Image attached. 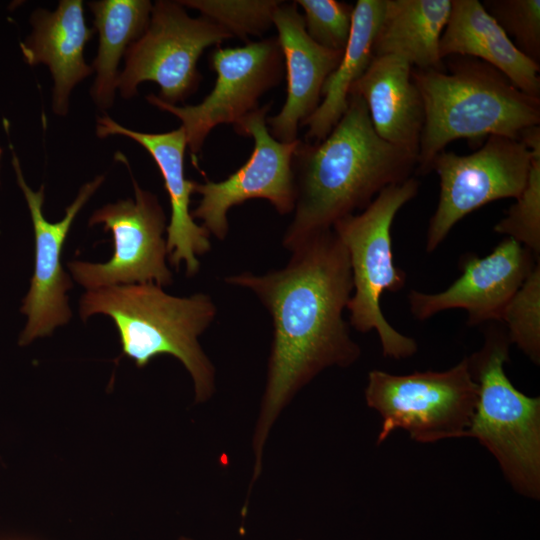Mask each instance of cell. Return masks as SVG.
Returning a JSON list of instances; mask_svg holds the SVG:
<instances>
[{"label":"cell","instance_id":"cell-9","mask_svg":"<svg viewBox=\"0 0 540 540\" xmlns=\"http://www.w3.org/2000/svg\"><path fill=\"white\" fill-rule=\"evenodd\" d=\"M531 151L521 140L490 135L468 155L442 151L430 162L439 177V199L430 219L426 252L444 241L462 218L499 199H516L530 172Z\"/></svg>","mask_w":540,"mask_h":540},{"label":"cell","instance_id":"cell-6","mask_svg":"<svg viewBox=\"0 0 540 540\" xmlns=\"http://www.w3.org/2000/svg\"><path fill=\"white\" fill-rule=\"evenodd\" d=\"M418 190L414 177L390 185L360 213L348 215L332 227L351 267L353 292L346 308L350 326L361 333L376 331L383 355L396 360L413 356L417 342L386 320L380 299L385 291L398 292L405 286L406 274L394 264L391 227L398 211Z\"/></svg>","mask_w":540,"mask_h":540},{"label":"cell","instance_id":"cell-20","mask_svg":"<svg viewBox=\"0 0 540 540\" xmlns=\"http://www.w3.org/2000/svg\"><path fill=\"white\" fill-rule=\"evenodd\" d=\"M451 0H386L373 55H396L416 69L444 70L440 38Z\"/></svg>","mask_w":540,"mask_h":540},{"label":"cell","instance_id":"cell-14","mask_svg":"<svg viewBox=\"0 0 540 540\" xmlns=\"http://www.w3.org/2000/svg\"><path fill=\"white\" fill-rule=\"evenodd\" d=\"M535 258L519 242L506 237L485 257L465 255L462 274L445 290H411L410 312L423 321L445 310L463 309L468 313L469 326L500 321L505 306L539 262Z\"/></svg>","mask_w":540,"mask_h":540},{"label":"cell","instance_id":"cell-7","mask_svg":"<svg viewBox=\"0 0 540 540\" xmlns=\"http://www.w3.org/2000/svg\"><path fill=\"white\" fill-rule=\"evenodd\" d=\"M478 397L468 357L445 371L368 374L365 400L382 419L377 444L401 429L419 443L468 436Z\"/></svg>","mask_w":540,"mask_h":540},{"label":"cell","instance_id":"cell-12","mask_svg":"<svg viewBox=\"0 0 540 540\" xmlns=\"http://www.w3.org/2000/svg\"><path fill=\"white\" fill-rule=\"evenodd\" d=\"M270 108L267 103L234 126L237 134L253 138L254 147L247 162L222 181L206 180L195 186L194 193L200 194L201 199L191 216L201 220V226L218 240L227 236L228 211L247 200L266 199L281 215L294 210L292 158L299 139L283 143L272 137L266 124Z\"/></svg>","mask_w":540,"mask_h":540},{"label":"cell","instance_id":"cell-4","mask_svg":"<svg viewBox=\"0 0 540 540\" xmlns=\"http://www.w3.org/2000/svg\"><path fill=\"white\" fill-rule=\"evenodd\" d=\"M216 313L207 294L172 296L155 283L87 290L80 300L83 320L104 314L114 321L123 354L138 367L161 354L181 361L193 379L196 402L209 399L215 389V370L198 338Z\"/></svg>","mask_w":540,"mask_h":540},{"label":"cell","instance_id":"cell-1","mask_svg":"<svg viewBox=\"0 0 540 540\" xmlns=\"http://www.w3.org/2000/svg\"><path fill=\"white\" fill-rule=\"evenodd\" d=\"M287 265L263 275L243 272L225 282L252 291L273 324L267 381L255 428L253 481L276 418L294 395L328 367H348L360 355L343 317L353 292L347 251L333 229L292 251Z\"/></svg>","mask_w":540,"mask_h":540},{"label":"cell","instance_id":"cell-19","mask_svg":"<svg viewBox=\"0 0 540 540\" xmlns=\"http://www.w3.org/2000/svg\"><path fill=\"white\" fill-rule=\"evenodd\" d=\"M439 54L442 60L465 56L483 61L500 71L520 91L540 99V65L517 49L477 0H451Z\"/></svg>","mask_w":540,"mask_h":540},{"label":"cell","instance_id":"cell-23","mask_svg":"<svg viewBox=\"0 0 540 540\" xmlns=\"http://www.w3.org/2000/svg\"><path fill=\"white\" fill-rule=\"evenodd\" d=\"M521 141L531 151L527 183L494 231L519 242L534 256L540 254V125L526 130Z\"/></svg>","mask_w":540,"mask_h":540},{"label":"cell","instance_id":"cell-25","mask_svg":"<svg viewBox=\"0 0 540 540\" xmlns=\"http://www.w3.org/2000/svg\"><path fill=\"white\" fill-rule=\"evenodd\" d=\"M282 1L277 0H187L182 6L201 12L202 16L225 28L232 36L248 41L273 25V15Z\"/></svg>","mask_w":540,"mask_h":540},{"label":"cell","instance_id":"cell-5","mask_svg":"<svg viewBox=\"0 0 540 540\" xmlns=\"http://www.w3.org/2000/svg\"><path fill=\"white\" fill-rule=\"evenodd\" d=\"M510 341L490 328L480 350L468 357L478 397L468 436L497 460L506 480L522 496L540 497V398L518 390L505 372Z\"/></svg>","mask_w":540,"mask_h":540},{"label":"cell","instance_id":"cell-3","mask_svg":"<svg viewBox=\"0 0 540 540\" xmlns=\"http://www.w3.org/2000/svg\"><path fill=\"white\" fill-rule=\"evenodd\" d=\"M447 58V72L412 70L424 106L416 170L421 175L429 172L432 159L454 140L487 135L520 140L526 130L540 124L539 98L523 93L483 61Z\"/></svg>","mask_w":540,"mask_h":540},{"label":"cell","instance_id":"cell-18","mask_svg":"<svg viewBox=\"0 0 540 540\" xmlns=\"http://www.w3.org/2000/svg\"><path fill=\"white\" fill-rule=\"evenodd\" d=\"M32 33L20 47L30 65L46 64L54 80L53 110L64 116L73 87L93 71L84 47L95 34L85 23L81 0H62L53 12L38 9L31 16Z\"/></svg>","mask_w":540,"mask_h":540},{"label":"cell","instance_id":"cell-24","mask_svg":"<svg viewBox=\"0 0 540 540\" xmlns=\"http://www.w3.org/2000/svg\"><path fill=\"white\" fill-rule=\"evenodd\" d=\"M501 322L507 327L510 343L536 365L540 363V263L505 306Z\"/></svg>","mask_w":540,"mask_h":540},{"label":"cell","instance_id":"cell-8","mask_svg":"<svg viewBox=\"0 0 540 540\" xmlns=\"http://www.w3.org/2000/svg\"><path fill=\"white\" fill-rule=\"evenodd\" d=\"M232 37L204 16L190 17L179 2L159 0L153 4L147 28L125 53L117 87L122 97L131 98L140 83L153 81L160 87L162 101L183 102L202 79L197 62L203 51Z\"/></svg>","mask_w":540,"mask_h":540},{"label":"cell","instance_id":"cell-28","mask_svg":"<svg viewBox=\"0 0 540 540\" xmlns=\"http://www.w3.org/2000/svg\"><path fill=\"white\" fill-rule=\"evenodd\" d=\"M179 540H191V539L186 538V537H181Z\"/></svg>","mask_w":540,"mask_h":540},{"label":"cell","instance_id":"cell-11","mask_svg":"<svg viewBox=\"0 0 540 540\" xmlns=\"http://www.w3.org/2000/svg\"><path fill=\"white\" fill-rule=\"evenodd\" d=\"M135 200L126 199L96 210L89 225L104 224L112 233L113 255L105 263L72 261L73 278L87 290L114 285L172 283L166 264V216L156 195L132 178Z\"/></svg>","mask_w":540,"mask_h":540},{"label":"cell","instance_id":"cell-13","mask_svg":"<svg viewBox=\"0 0 540 540\" xmlns=\"http://www.w3.org/2000/svg\"><path fill=\"white\" fill-rule=\"evenodd\" d=\"M12 164L30 210L35 235L34 274L21 307V312L27 316V323L19 344L27 345L35 338L50 335L56 327L66 324L71 318L66 292L72 288V282L61 265L62 249L74 218L102 184L104 176H97L83 185L75 200L66 208L64 218L51 223L42 212L44 187L33 191L27 185L14 153Z\"/></svg>","mask_w":540,"mask_h":540},{"label":"cell","instance_id":"cell-2","mask_svg":"<svg viewBox=\"0 0 540 540\" xmlns=\"http://www.w3.org/2000/svg\"><path fill=\"white\" fill-rule=\"evenodd\" d=\"M418 158L375 132L364 100L350 94L348 107L320 142L299 140L292 158L295 205L283 246L292 251L365 209L386 187L416 172Z\"/></svg>","mask_w":540,"mask_h":540},{"label":"cell","instance_id":"cell-16","mask_svg":"<svg viewBox=\"0 0 540 540\" xmlns=\"http://www.w3.org/2000/svg\"><path fill=\"white\" fill-rule=\"evenodd\" d=\"M97 135H122L143 146L154 159L164 180L169 196L171 217L166 229L169 263L176 269L184 263L187 276L200 269L199 256L211 248L210 233L191 216L190 199L197 182L188 180L184 173V153L187 147L184 129L165 133H143L128 129L109 116L97 120Z\"/></svg>","mask_w":540,"mask_h":540},{"label":"cell","instance_id":"cell-10","mask_svg":"<svg viewBox=\"0 0 540 540\" xmlns=\"http://www.w3.org/2000/svg\"><path fill=\"white\" fill-rule=\"evenodd\" d=\"M209 61L216 72V82L200 103L177 106L156 95L147 96L150 104L181 121L192 154L201 151L216 126H235L257 110L262 95L279 85L284 75L283 55L276 37L248 42L242 47L217 48Z\"/></svg>","mask_w":540,"mask_h":540},{"label":"cell","instance_id":"cell-22","mask_svg":"<svg viewBox=\"0 0 540 540\" xmlns=\"http://www.w3.org/2000/svg\"><path fill=\"white\" fill-rule=\"evenodd\" d=\"M88 5L99 33L98 53L91 66L96 71L91 96L98 107L107 109L114 101L120 59L147 28L153 4L147 0H101Z\"/></svg>","mask_w":540,"mask_h":540},{"label":"cell","instance_id":"cell-21","mask_svg":"<svg viewBox=\"0 0 540 540\" xmlns=\"http://www.w3.org/2000/svg\"><path fill=\"white\" fill-rule=\"evenodd\" d=\"M386 0H358L341 60L326 79L321 102L301 126H307L306 141L320 142L339 122L348 107L352 85L364 74L373 58V43Z\"/></svg>","mask_w":540,"mask_h":540},{"label":"cell","instance_id":"cell-27","mask_svg":"<svg viewBox=\"0 0 540 540\" xmlns=\"http://www.w3.org/2000/svg\"><path fill=\"white\" fill-rule=\"evenodd\" d=\"M304 11L305 29L318 45L343 51L351 31L354 5L337 0L295 1Z\"/></svg>","mask_w":540,"mask_h":540},{"label":"cell","instance_id":"cell-26","mask_svg":"<svg viewBox=\"0 0 540 540\" xmlns=\"http://www.w3.org/2000/svg\"><path fill=\"white\" fill-rule=\"evenodd\" d=\"M485 10L513 37L517 49L532 61H540V0H485Z\"/></svg>","mask_w":540,"mask_h":540},{"label":"cell","instance_id":"cell-17","mask_svg":"<svg viewBox=\"0 0 540 540\" xmlns=\"http://www.w3.org/2000/svg\"><path fill=\"white\" fill-rule=\"evenodd\" d=\"M411 64L396 55L373 56L349 95L360 96L377 135L418 158L424 106Z\"/></svg>","mask_w":540,"mask_h":540},{"label":"cell","instance_id":"cell-15","mask_svg":"<svg viewBox=\"0 0 540 540\" xmlns=\"http://www.w3.org/2000/svg\"><path fill=\"white\" fill-rule=\"evenodd\" d=\"M286 67L287 95L280 112L266 118L268 130L279 142L297 140L299 126L321 102L322 87L341 60L343 51L326 49L306 32L295 2L282 1L273 15Z\"/></svg>","mask_w":540,"mask_h":540}]
</instances>
